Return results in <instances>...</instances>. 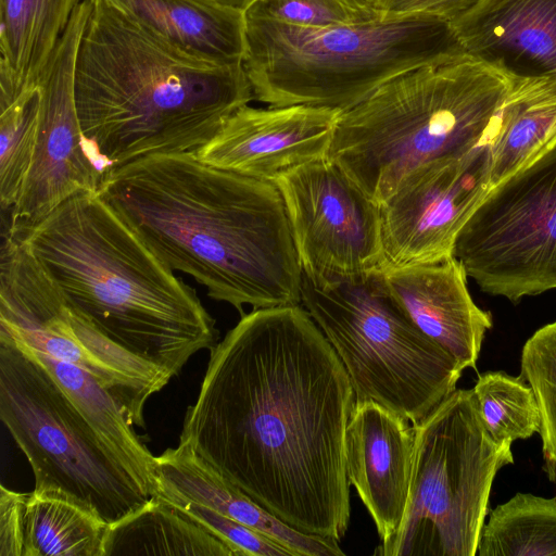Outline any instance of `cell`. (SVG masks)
<instances>
[{
    "instance_id": "52a82bcc",
    "label": "cell",
    "mask_w": 556,
    "mask_h": 556,
    "mask_svg": "<svg viewBox=\"0 0 556 556\" xmlns=\"http://www.w3.org/2000/svg\"><path fill=\"white\" fill-rule=\"evenodd\" d=\"M301 300L342 361L355 402L416 425L456 390L464 369L413 321L381 269L323 282L303 275Z\"/></svg>"
},
{
    "instance_id": "e575fe53",
    "label": "cell",
    "mask_w": 556,
    "mask_h": 556,
    "mask_svg": "<svg viewBox=\"0 0 556 556\" xmlns=\"http://www.w3.org/2000/svg\"><path fill=\"white\" fill-rule=\"evenodd\" d=\"M201 2L245 13L254 0H199Z\"/></svg>"
},
{
    "instance_id": "d6a6232c",
    "label": "cell",
    "mask_w": 556,
    "mask_h": 556,
    "mask_svg": "<svg viewBox=\"0 0 556 556\" xmlns=\"http://www.w3.org/2000/svg\"><path fill=\"white\" fill-rule=\"evenodd\" d=\"M480 0H381V15L394 16H431L454 22Z\"/></svg>"
},
{
    "instance_id": "2e32d148",
    "label": "cell",
    "mask_w": 556,
    "mask_h": 556,
    "mask_svg": "<svg viewBox=\"0 0 556 556\" xmlns=\"http://www.w3.org/2000/svg\"><path fill=\"white\" fill-rule=\"evenodd\" d=\"M374 402H355L345 431L349 482L370 514L381 545L401 528L410 486L415 429Z\"/></svg>"
},
{
    "instance_id": "f546056e",
    "label": "cell",
    "mask_w": 556,
    "mask_h": 556,
    "mask_svg": "<svg viewBox=\"0 0 556 556\" xmlns=\"http://www.w3.org/2000/svg\"><path fill=\"white\" fill-rule=\"evenodd\" d=\"M244 15L306 28L371 21L340 0H254Z\"/></svg>"
},
{
    "instance_id": "4fadbf2b",
    "label": "cell",
    "mask_w": 556,
    "mask_h": 556,
    "mask_svg": "<svg viewBox=\"0 0 556 556\" xmlns=\"http://www.w3.org/2000/svg\"><path fill=\"white\" fill-rule=\"evenodd\" d=\"M92 0H81L43 68L35 153L7 231L21 236L64 201L99 191L103 174L89 154L75 104V66Z\"/></svg>"
},
{
    "instance_id": "277c9868",
    "label": "cell",
    "mask_w": 556,
    "mask_h": 556,
    "mask_svg": "<svg viewBox=\"0 0 556 556\" xmlns=\"http://www.w3.org/2000/svg\"><path fill=\"white\" fill-rule=\"evenodd\" d=\"M15 237L97 330L172 377L218 342L216 320L195 290L99 191L74 194Z\"/></svg>"
},
{
    "instance_id": "1f68e13d",
    "label": "cell",
    "mask_w": 556,
    "mask_h": 556,
    "mask_svg": "<svg viewBox=\"0 0 556 556\" xmlns=\"http://www.w3.org/2000/svg\"><path fill=\"white\" fill-rule=\"evenodd\" d=\"M28 493L0 485V556H23L24 510Z\"/></svg>"
},
{
    "instance_id": "7c38bea8",
    "label": "cell",
    "mask_w": 556,
    "mask_h": 556,
    "mask_svg": "<svg viewBox=\"0 0 556 556\" xmlns=\"http://www.w3.org/2000/svg\"><path fill=\"white\" fill-rule=\"evenodd\" d=\"M287 214L303 275L323 282L386 266L380 205L330 159L274 180Z\"/></svg>"
},
{
    "instance_id": "836d02e7",
    "label": "cell",
    "mask_w": 556,
    "mask_h": 556,
    "mask_svg": "<svg viewBox=\"0 0 556 556\" xmlns=\"http://www.w3.org/2000/svg\"><path fill=\"white\" fill-rule=\"evenodd\" d=\"M351 10L364 15L369 20L382 17L381 0H340Z\"/></svg>"
},
{
    "instance_id": "6da1fadb",
    "label": "cell",
    "mask_w": 556,
    "mask_h": 556,
    "mask_svg": "<svg viewBox=\"0 0 556 556\" xmlns=\"http://www.w3.org/2000/svg\"><path fill=\"white\" fill-rule=\"evenodd\" d=\"M354 405L344 365L306 308H257L210 349L179 440L288 526L339 542L351 516Z\"/></svg>"
},
{
    "instance_id": "ba28073f",
    "label": "cell",
    "mask_w": 556,
    "mask_h": 556,
    "mask_svg": "<svg viewBox=\"0 0 556 556\" xmlns=\"http://www.w3.org/2000/svg\"><path fill=\"white\" fill-rule=\"evenodd\" d=\"M414 429L405 515L376 554L476 556L495 476L514 463L513 443L489 433L472 389L455 390Z\"/></svg>"
},
{
    "instance_id": "7402d4cb",
    "label": "cell",
    "mask_w": 556,
    "mask_h": 556,
    "mask_svg": "<svg viewBox=\"0 0 556 556\" xmlns=\"http://www.w3.org/2000/svg\"><path fill=\"white\" fill-rule=\"evenodd\" d=\"M556 147V78H518L490 143V188Z\"/></svg>"
},
{
    "instance_id": "4316f807",
    "label": "cell",
    "mask_w": 556,
    "mask_h": 556,
    "mask_svg": "<svg viewBox=\"0 0 556 556\" xmlns=\"http://www.w3.org/2000/svg\"><path fill=\"white\" fill-rule=\"evenodd\" d=\"M472 391L482 422L495 441L513 443L540 432L534 392L520 375L484 372L478 376Z\"/></svg>"
},
{
    "instance_id": "d6986e66",
    "label": "cell",
    "mask_w": 556,
    "mask_h": 556,
    "mask_svg": "<svg viewBox=\"0 0 556 556\" xmlns=\"http://www.w3.org/2000/svg\"><path fill=\"white\" fill-rule=\"evenodd\" d=\"M154 495L207 506L270 538L293 556L344 555L338 541L300 532L271 515L222 477L184 440L155 456Z\"/></svg>"
},
{
    "instance_id": "ac0fdd59",
    "label": "cell",
    "mask_w": 556,
    "mask_h": 556,
    "mask_svg": "<svg viewBox=\"0 0 556 556\" xmlns=\"http://www.w3.org/2000/svg\"><path fill=\"white\" fill-rule=\"evenodd\" d=\"M465 52L518 78H556V0H480L452 22Z\"/></svg>"
},
{
    "instance_id": "8992f818",
    "label": "cell",
    "mask_w": 556,
    "mask_h": 556,
    "mask_svg": "<svg viewBox=\"0 0 556 556\" xmlns=\"http://www.w3.org/2000/svg\"><path fill=\"white\" fill-rule=\"evenodd\" d=\"M464 54L452 23L431 16L319 28L245 16L242 65L254 99L269 106L344 112L403 73Z\"/></svg>"
},
{
    "instance_id": "f1b7e54d",
    "label": "cell",
    "mask_w": 556,
    "mask_h": 556,
    "mask_svg": "<svg viewBox=\"0 0 556 556\" xmlns=\"http://www.w3.org/2000/svg\"><path fill=\"white\" fill-rule=\"evenodd\" d=\"M520 376L534 392L541 417L543 467L556 483V321L539 328L526 341Z\"/></svg>"
},
{
    "instance_id": "8fae6325",
    "label": "cell",
    "mask_w": 556,
    "mask_h": 556,
    "mask_svg": "<svg viewBox=\"0 0 556 556\" xmlns=\"http://www.w3.org/2000/svg\"><path fill=\"white\" fill-rule=\"evenodd\" d=\"M453 256L481 291L514 303L556 289V147L490 189Z\"/></svg>"
},
{
    "instance_id": "9c48e42d",
    "label": "cell",
    "mask_w": 556,
    "mask_h": 556,
    "mask_svg": "<svg viewBox=\"0 0 556 556\" xmlns=\"http://www.w3.org/2000/svg\"><path fill=\"white\" fill-rule=\"evenodd\" d=\"M0 419L26 456L35 489L58 491L109 525L153 495L121 464L53 375L0 336Z\"/></svg>"
},
{
    "instance_id": "5b68a950",
    "label": "cell",
    "mask_w": 556,
    "mask_h": 556,
    "mask_svg": "<svg viewBox=\"0 0 556 556\" xmlns=\"http://www.w3.org/2000/svg\"><path fill=\"white\" fill-rule=\"evenodd\" d=\"M516 79L467 53L403 73L340 114L328 159L381 205L421 165L490 146Z\"/></svg>"
},
{
    "instance_id": "7a4b0ae2",
    "label": "cell",
    "mask_w": 556,
    "mask_h": 556,
    "mask_svg": "<svg viewBox=\"0 0 556 556\" xmlns=\"http://www.w3.org/2000/svg\"><path fill=\"white\" fill-rule=\"evenodd\" d=\"M101 195L174 271L242 316L302 303V267L278 187L194 153L146 156L108 172Z\"/></svg>"
},
{
    "instance_id": "603a6c76",
    "label": "cell",
    "mask_w": 556,
    "mask_h": 556,
    "mask_svg": "<svg viewBox=\"0 0 556 556\" xmlns=\"http://www.w3.org/2000/svg\"><path fill=\"white\" fill-rule=\"evenodd\" d=\"M22 346L29 350L53 375L109 450L154 496L155 456L139 439L134 430L135 425L114 396L86 370Z\"/></svg>"
},
{
    "instance_id": "484cf974",
    "label": "cell",
    "mask_w": 556,
    "mask_h": 556,
    "mask_svg": "<svg viewBox=\"0 0 556 556\" xmlns=\"http://www.w3.org/2000/svg\"><path fill=\"white\" fill-rule=\"evenodd\" d=\"M478 556H556V497L517 493L484 523Z\"/></svg>"
},
{
    "instance_id": "30bf717a",
    "label": "cell",
    "mask_w": 556,
    "mask_h": 556,
    "mask_svg": "<svg viewBox=\"0 0 556 556\" xmlns=\"http://www.w3.org/2000/svg\"><path fill=\"white\" fill-rule=\"evenodd\" d=\"M0 336L90 374L143 427V408L172 375L118 346L66 300L20 238L4 233L0 255Z\"/></svg>"
},
{
    "instance_id": "e0dca14e",
    "label": "cell",
    "mask_w": 556,
    "mask_h": 556,
    "mask_svg": "<svg viewBox=\"0 0 556 556\" xmlns=\"http://www.w3.org/2000/svg\"><path fill=\"white\" fill-rule=\"evenodd\" d=\"M384 283L413 321L458 362L477 367L492 315L480 308L467 287V274L455 256L381 268Z\"/></svg>"
},
{
    "instance_id": "9a60e30c",
    "label": "cell",
    "mask_w": 556,
    "mask_h": 556,
    "mask_svg": "<svg viewBox=\"0 0 556 556\" xmlns=\"http://www.w3.org/2000/svg\"><path fill=\"white\" fill-rule=\"evenodd\" d=\"M341 113L311 105H245L194 154L214 167L274 182L289 170L328 157Z\"/></svg>"
},
{
    "instance_id": "ffe728a7",
    "label": "cell",
    "mask_w": 556,
    "mask_h": 556,
    "mask_svg": "<svg viewBox=\"0 0 556 556\" xmlns=\"http://www.w3.org/2000/svg\"><path fill=\"white\" fill-rule=\"evenodd\" d=\"M153 35L197 59L242 64L245 15L199 0H104Z\"/></svg>"
},
{
    "instance_id": "4dcf8cb0",
    "label": "cell",
    "mask_w": 556,
    "mask_h": 556,
    "mask_svg": "<svg viewBox=\"0 0 556 556\" xmlns=\"http://www.w3.org/2000/svg\"><path fill=\"white\" fill-rule=\"evenodd\" d=\"M168 502L223 540L237 556H293L270 538L207 506L185 501Z\"/></svg>"
},
{
    "instance_id": "cb8c5ba5",
    "label": "cell",
    "mask_w": 556,
    "mask_h": 556,
    "mask_svg": "<svg viewBox=\"0 0 556 556\" xmlns=\"http://www.w3.org/2000/svg\"><path fill=\"white\" fill-rule=\"evenodd\" d=\"M116 555L237 556L223 540L159 495L110 525L103 556Z\"/></svg>"
},
{
    "instance_id": "d4e9b609",
    "label": "cell",
    "mask_w": 556,
    "mask_h": 556,
    "mask_svg": "<svg viewBox=\"0 0 556 556\" xmlns=\"http://www.w3.org/2000/svg\"><path fill=\"white\" fill-rule=\"evenodd\" d=\"M109 527L65 494L34 489L24 510L23 556H103Z\"/></svg>"
},
{
    "instance_id": "3957f363",
    "label": "cell",
    "mask_w": 556,
    "mask_h": 556,
    "mask_svg": "<svg viewBox=\"0 0 556 556\" xmlns=\"http://www.w3.org/2000/svg\"><path fill=\"white\" fill-rule=\"evenodd\" d=\"M74 90L86 148L103 175L146 156L197 153L254 99L242 64L191 56L104 0H92Z\"/></svg>"
},
{
    "instance_id": "5bb4252c",
    "label": "cell",
    "mask_w": 556,
    "mask_h": 556,
    "mask_svg": "<svg viewBox=\"0 0 556 556\" xmlns=\"http://www.w3.org/2000/svg\"><path fill=\"white\" fill-rule=\"evenodd\" d=\"M490 189V146L409 173L380 205L386 266L452 256L458 232Z\"/></svg>"
},
{
    "instance_id": "44dd1931",
    "label": "cell",
    "mask_w": 556,
    "mask_h": 556,
    "mask_svg": "<svg viewBox=\"0 0 556 556\" xmlns=\"http://www.w3.org/2000/svg\"><path fill=\"white\" fill-rule=\"evenodd\" d=\"M81 0H0V110L36 88Z\"/></svg>"
},
{
    "instance_id": "83f0119b",
    "label": "cell",
    "mask_w": 556,
    "mask_h": 556,
    "mask_svg": "<svg viewBox=\"0 0 556 556\" xmlns=\"http://www.w3.org/2000/svg\"><path fill=\"white\" fill-rule=\"evenodd\" d=\"M38 86L0 110V203L3 211L16 204L31 166L38 130Z\"/></svg>"
}]
</instances>
